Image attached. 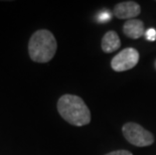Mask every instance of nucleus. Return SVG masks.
<instances>
[{
    "mask_svg": "<svg viewBox=\"0 0 156 155\" xmlns=\"http://www.w3.org/2000/svg\"><path fill=\"white\" fill-rule=\"evenodd\" d=\"M58 111L62 119L74 126H85L91 122L90 109L79 96H62L58 101Z\"/></svg>",
    "mask_w": 156,
    "mask_h": 155,
    "instance_id": "nucleus-1",
    "label": "nucleus"
},
{
    "mask_svg": "<svg viewBox=\"0 0 156 155\" xmlns=\"http://www.w3.org/2000/svg\"><path fill=\"white\" fill-rule=\"evenodd\" d=\"M58 42L55 35L48 29H39L31 35L28 42V54L34 62H48L55 57Z\"/></svg>",
    "mask_w": 156,
    "mask_h": 155,
    "instance_id": "nucleus-2",
    "label": "nucleus"
},
{
    "mask_svg": "<svg viewBox=\"0 0 156 155\" xmlns=\"http://www.w3.org/2000/svg\"><path fill=\"white\" fill-rule=\"evenodd\" d=\"M122 131L128 142L137 147L149 146L154 142L153 135L137 123H133V122L126 123L123 126Z\"/></svg>",
    "mask_w": 156,
    "mask_h": 155,
    "instance_id": "nucleus-3",
    "label": "nucleus"
},
{
    "mask_svg": "<svg viewBox=\"0 0 156 155\" xmlns=\"http://www.w3.org/2000/svg\"><path fill=\"white\" fill-rule=\"evenodd\" d=\"M139 61V52L133 48H127L116 55L111 62V67L115 72H124L133 69Z\"/></svg>",
    "mask_w": 156,
    "mask_h": 155,
    "instance_id": "nucleus-4",
    "label": "nucleus"
},
{
    "mask_svg": "<svg viewBox=\"0 0 156 155\" xmlns=\"http://www.w3.org/2000/svg\"><path fill=\"white\" fill-rule=\"evenodd\" d=\"M141 12V7L135 1H124L118 3L114 8L116 17L120 19H133Z\"/></svg>",
    "mask_w": 156,
    "mask_h": 155,
    "instance_id": "nucleus-5",
    "label": "nucleus"
},
{
    "mask_svg": "<svg viewBox=\"0 0 156 155\" xmlns=\"http://www.w3.org/2000/svg\"><path fill=\"white\" fill-rule=\"evenodd\" d=\"M123 32L128 37L137 39L140 38L141 36L145 34V27L144 23L141 20L138 19H130L125 22L124 26H123Z\"/></svg>",
    "mask_w": 156,
    "mask_h": 155,
    "instance_id": "nucleus-6",
    "label": "nucleus"
},
{
    "mask_svg": "<svg viewBox=\"0 0 156 155\" xmlns=\"http://www.w3.org/2000/svg\"><path fill=\"white\" fill-rule=\"evenodd\" d=\"M121 47V41L118 34L115 31H108L102 39V49L103 51L111 54L116 51Z\"/></svg>",
    "mask_w": 156,
    "mask_h": 155,
    "instance_id": "nucleus-7",
    "label": "nucleus"
},
{
    "mask_svg": "<svg viewBox=\"0 0 156 155\" xmlns=\"http://www.w3.org/2000/svg\"><path fill=\"white\" fill-rule=\"evenodd\" d=\"M145 35H146V38L150 41H154L156 39V30L154 28H150L148 29L147 31L145 32Z\"/></svg>",
    "mask_w": 156,
    "mask_h": 155,
    "instance_id": "nucleus-8",
    "label": "nucleus"
},
{
    "mask_svg": "<svg viewBox=\"0 0 156 155\" xmlns=\"http://www.w3.org/2000/svg\"><path fill=\"white\" fill-rule=\"evenodd\" d=\"M111 19V14L109 11H105L101 13L100 15H99V21L100 22H106V21H109Z\"/></svg>",
    "mask_w": 156,
    "mask_h": 155,
    "instance_id": "nucleus-9",
    "label": "nucleus"
},
{
    "mask_svg": "<svg viewBox=\"0 0 156 155\" xmlns=\"http://www.w3.org/2000/svg\"><path fill=\"white\" fill-rule=\"evenodd\" d=\"M106 155H132V153L128 150H117V151H113Z\"/></svg>",
    "mask_w": 156,
    "mask_h": 155,
    "instance_id": "nucleus-10",
    "label": "nucleus"
},
{
    "mask_svg": "<svg viewBox=\"0 0 156 155\" xmlns=\"http://www.w3.org/2000/svg\"><path fill=\"white\" fill-rule=\"evenodd\" d=\"M155 68H156V62H155Z\"/></svg>",
    "mask_w": 156,
    "mask_h": 155,
    "instance_id": "nucleus-11",
    "label": "nucleus"
}]
</instances>
